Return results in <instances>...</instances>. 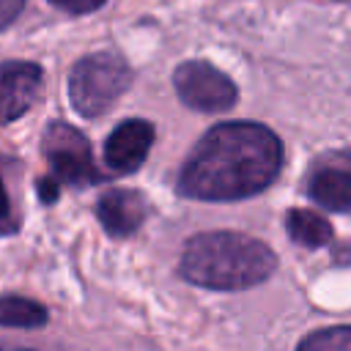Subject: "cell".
I'll return each mask as SVG.
<instances>
[{
	"label": "cell",
	"instance_id": "cell-1",
	"mask_svg": "<svg viewBox=\"0 0 351 351\" xmlns=\"http://www.w3.org/2000/svg\"><path fill=\"white\" fill-rule=\"evenodd\" d=\"M282 167L280 137L258 121H222L189 151L178 192L189 200H244L263 192Z\"/></svg>",
	"mask_w": 351,
	"mask_h": 351
},
{
	"label": "cell",
	"instance_id": "cell-2",
	"mask_svg": "<svg viewBox=\"0 0 351 351\" xmlns=\"http://www.w3.org/2000/svg\"><path fill=\"white\" fill-rule=\"evenodd\" d=\"M277 269L274 250L239 230H208L186 241L178 271L186 282L211 291H244L266 282Z\"/></svg>",
	"mask_w": 351,
	"mask_h": 351
},
{
	"label": "cell",
	"instance_id": "cell-3",
	"mask_svg": "<svg viewBox=\"0 0 351 351\" xmlns=\"http://www.w3.org/2000/svg\"><path fill=\"white\" fill-rule=\"evenodd\" d=\"M132 85V69L118 52H90L69 74V99L85 118L107 112Z\"/></svg>",
	"mask_w": 351,
	"mask_h": 351
},
{
	"label": "cell",
	"instance_id": "cell-4",
	"mask_svg": "<svg viewBox=\"0 0 351 351\" xmlns=\"http://www.w3.org/2000/svg\"><path fill=\"white\" fill-rule=\"evenodd\" d=\"M41 151H44V159L52 170V178L58 184L90 186V184H99L104 178L93 162L90 143L85 140L82 132H77L66 121H52L44 129Z\"/></svg>",
	"mask_w": 351,
	"mask_h": 351
},
{
	"label": "cell",
	"instance_id": "cell-5",
	"mask_svg": "<svg viewBox=\"0 0 351 351\" xmlns=\"http://www.w3.org/2000/svg\"><path fill=\"white\" fill-rule=\"evenodd\" d=\"M173 88L186 107L200 112L230 110L239 99L236 82L208 60H184L181 66H176Z\"/></svg>",
	"mask_w": 351,
	"mask_h": 351
},
{
	"label": "cell",
	"instance_id": "cell-6",
	"mask_svg": "<svg viewBox=\"0 0 351 351\" xmlns=\"http://www.w3.org/2000/svg\"><path fill=\"white\" fill-rule=\"evenodd\" d=\"M307 195L329 211H351V154H326L307 178Z\"/></svg>",
	"mask_w": 351,
	"mask_h": 351
},
{
	"label": "cell",
	"instance_id": "cell-7",
	"mask_svg": "<svg viewBox=\"0 0 351 351\" xmlns=\"http://www.w3.org/2000/svg\"><path fill=\"white\" fill-rule=\"evenodd\" d=\"M154 145V123L143 118L121 121L104 140V162L115 173H134Z\"/></svg>",
	"mask_w": 351,
	"mask_h": 351
},
{
	"label": "cell",
	"instance_id": "cell-8",
	"mask_svg": "<svg viewBox=\"0 0 351 351\" xmlns=\"http://www.w3.org/2000/svg\"><path fill=\"white\" fill-rule=\"evenodd\" d=\"M41 88V69L30 60L0 63V123H11L27 112Z\"/></svg>",
	"mask_w": 351,
	"mask_h": 351
},
{
	"label": "cell",
	"instance_id": "cell-9",
	"mask_svg": "<svg viewBox=\"0 0 351 351\" xmlns=\"http://www.w3.org/2000/svg\"><path fill=\"white\" fill-rule=\"evenodd\" d=\"M148 214V203L137 189H110L96 203V217L112 239L132 236Z\"/></svg>",
	"mask_w": 351,
	"mask_h": 351
},
{
	"label": "cell",
	"instance_id": "cell-10",
	"mask_svg": "<svg viewBox=\"0 0 351 351\" xmlns=\"http://www.w3.org/2000/svg\"><path fill=\"white\" fill-rule=\"evenodd\" d=\"M285 228H288V236L299 247H307V250L326 247L332 241V236H335L329 219H324L321 214L307 211V208H291L285 214Z\"/></svg>",
	"mask_w": 351,
	"mask_h": 351
},
{
	"label": "cell",
	"instance_id": "cell-11",
	"mask_svg": "<svg viewBox=\"0 0 351 351\" xmlns=\"http://www.w3.org/2000/svg\"><path fill=\"white\" fill-rule=\"evenodd\" d=\"M49 321V313L44 304L27 299V296H3L0 299V326L14 329H38Z\"/></svg>",
	"mask_w": 351,
	"mask_h": 351
},
{
	"label": "cell",
	"instance_id": "cell-12",
	"mask_svg": "<svg viewBox=\"0 0 351 351\" xmlns=\"http://www.w3.org/2000/svg\"><path fill=\"white\" fill-rule=\"evenodd\" d=\"M302 351H351V326H326L299 340Z\"/></svg>",
	"mask_w": 351,
	"mask_h": 351
},
{
	"label": "cell",
	"instance_id": "cell-13",
	"mask_svg": "<svg viewBox=\"0 0 351 351\" xmlns=\"http://www.w3.org/2000/svg\"><path fill=\"white\" fill-rule=\"evenodd\" d=\"M16 228H19V222L11 211V200H8L5 184L0 178V236H11V233H16Z\"/></svg>",
	"mask_w": 351,
	"mask_h": 351
},
{
	"label": "cell",
	"instance_id": "cell-14",
	"mask_svg": "<svg viewBox=\"0 0 351 351\" xmlns=\"http://www.w3.org/2000/svg\"><path fill=\"white\" fill-rule=\"evenodd\" d=\"M52 5L69 11V14H90L96 8H101L107 0H49Z\"/></svg>",
	"mask_w": 351,
	"mask_h": 351
},
{
	"label": "cell",
	"instance_id": "cell-15",
	"mask_svg": "<svg viewBox=\"0 0 351 351\" xmlns=\"http://www.w3.org/2000/svg\"><path fill=\"white\" fill-rule=\"evenodd\" d=\"M25 8V0H0V30L8 27Z\"/></svg>",
	"mask_w": 351,
	"mask_h": 351
},
{
	"label": "cell",
	"instance_id": "cell-16",
	"mask_svg": "<svg viewBox=\"0 0 351 351\" xmlns=\"http://www.w3.org/2000/svg\"><path fill=\"white\" fill-rule=\"evenodd\" d=\"M58 192H60V184L52 176L38 181V197H41V203H55L58 200Z\"/></svg>",
	"mask_w": 351,
	"mask_h": 351
}]
</instances>
